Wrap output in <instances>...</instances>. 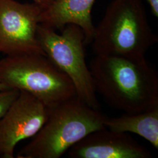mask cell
I'll return each instance as SVG.
<instances>
[{"label":"cell","instance_id":"6da1fadb","mask_svg":"<svg viewBox=\"0 0 158 158\" xmlns=\"http://www.w3.org/2000/svg\"><path fill=\"white\" fill-rule=\"evenodd\" d=\"M89 67L96 93L110 107L125 114L158 107V72L145 57L96 55Z\"/></svg>","mask_w":158,"mask_h":158},{"label":"cell","instance_id":"7a4b0ae2","mask_svg":"<svg viewBox=\"0 0 158 158\" xmlns=\"http://www.w3.org/2000/svg\"><path fill=\"white\" fill-rule=\"evenodd\" d=\"M158 40L142 0H113L95 27L91 44L96 55L139 59Z\"/></svg>","mask_w":158,"mask_h":158},{"label":"cell","instance_id":"3957f363","mask_svg":"<svg viewBox=\"0 0 158 158\" xmlns=\"http://www.w3.org/2000/svg\"><path fill=\"white\" fill-rule=\"evenodd\" d=\"M107 117L77 96L49 108L45 124L17 153V158H59L74 144L106 128Z\"/></svg>","mask_w":158,"mask_h":158},{"label":"cell","instance_id":"277c9868","mask_svg":"<svg viewBox=\"0 0 158 158\" xmlns=\"http://www.w3.org/2000/svg\"><path fill=\"white\" fill-rule=\"evenodd\" d=\"M0 83L28 93L48 108L76 96L70 79L42 54L6 56L1 59Z\"/></svg>","mask_w":158,"mask_h":158},{"label":"cell","instance_id":"5b68a950","mask_svg":"<svg viewBox=\"0 0 158 158\" xmlns=\"http://www.w3.org/2000/svg\"><path fill=\"white\" fill-rule=\"evenodd\" d=\"M37 36L46 56L73 83L76 96L91 107L98 110L97 93L85 60L82 29L76 25L68 24L57 34L56 30L40 24Z\"/></svg>","mask_w":158,"mask_h":158},{"label":"cell","instance_id":"8992f818","mask_svg":"<svg viewBox=\"0 0 158 158\" xmlns=\"http://www.w3.org/2000/svg\"><path fill=\"white\" fill-rule=\"evenodd\" d=\"M43 7L35 3L0 0V53L45 55L37 36Z\"/></svg>","mask_w":158,"mask_h":158},{"label":"cell","instance_id":"52a82bcc","mask_svg":"<svg viewBox=\"0 0 158 158\" xmlns=\"http://www.w3.org/2000/svg\"><path fill=\"white\" fill-rule=\"evenodd\" d=\"M49 108L28 93L19 95L0 119V158H14L17 144L34 137L45 124Z\"/></svg>","mask_w":158,"mask_h":158},{"label":"cell","instance_id":"ba28073f","mask_svg":"<svg viewBox=\"0 0 158 158\" xmlns=\"http://www.w3.org/2000/svg\"><path fill=\"white\" fill-rule=\"evenodd\" d=\"M69 158H151L152 154L127 133L106 128L85 136L68 151Z\"/></svg>","mask_w":158,"mask_h":158},{"label":"cell","instance_id":"9c48e42d","mask_svg":"<svg viewBox=\"0 0 158 158\" xmlns=\"http://www.w3.org/2000/svg\"><path fill=\"white\" fill-rule=\"evenodd\" d=\"M96 0H53L43 8L40 24L55 30L62 29L68 24L77 25L84 32L85 44H91L95 26L91 11Z\"/></svg>","mask_w":158,"mask_h":158},{"label":"cell","instance_id":"30bf717a","mask_svg":"<svg viewBox=\"0 0 158 158\" xmlns=\"http://www.w3.org/2000/svg\"><path fill=\"white\" fill-rule=\"evenodd\" d=\"M104 125L118 132H132L141 136L158 149V106L136 114H125L113 118H107Z\"/></svg>","mask_w":158,"mask_h":158},{"label":"cell","instance_id":"8fae6325","mask_svg":"<svg viewBox=\"0 0 158 158\" xmlns=\"http://www.w3.org/2000/svg\"><path fill=\"white\" fill-rule=\"evenodd\" d=\"M20 91L14 89L0 90V119L15 101Z\"/></svg>","mask_w":158,"mask_h":158},{"label":"cell","instance_id":"7c38bea8","mask_svg":"<svg viewBox=\"0 0 158 158\" xmlns=\"http://www.w3.org/2000/svg\"><path fill=\"white\" fill-rule=\"evenodd\" d=\"M151 11L153 16L158 18V0H148Z\"/></svg>","mask_w":158,"mask_h":158},{"label":"cell","instance_id":"4fadbf2b","mask_svg":"<svg viewBox=\"0 0 158 158\" xmlns=\"http://www.w3.org/2000/svg\"><path fill=\"white\" fill-rule=\"evenodd\" d=\"M33 2L42 6L43 8H45L46 6H49L53 0H32Z\"/></svg>","mask_w":158,"mask_h":158},{"label":"cell","instance_id":"5bb4252c","mask_svg":"<svg viewBox=\"0 0 158 158\" xmlns=\"http://www.w3.org/2000/svg\"><path fill=\"white\" fill-rule=\"evenodd\" d=\"M9 89L10 88L8 87L6 85H3L2 83H0V90H7Z\"/></svg>","mask_w":158,"mask_h":158}]
</instances>
